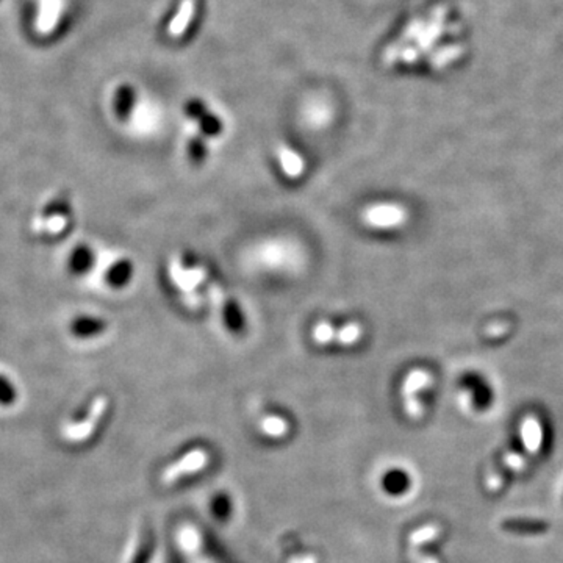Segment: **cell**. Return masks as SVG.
<instances>
[{
    "mask_svg": "<svg viewBox=\"0 0 563 563\" xmlns=\"http://www.w3.org/2000/svg\"><path fill=\"white\" fill-rule=\"evenodd\" d=\"M362 220L374 229H396L407 221V211L397 204H374L363 210Z\"/></svg>",
    "mask_w": 563,
    "mask_h": 563,
    "instance_id": "1",
    "label": "cell"
},
{
    "mask_svg": "<svg viewBox=\"0 0 563 563\" xmlns=\"http://www.w3.org/2000/svg\"><path fill=\"white\" fill-rule=\"evenodd\" d=\"M208 294L211 302H213V307L221 315L227 329L231 330V332H241L244 329V318L238 304L216 282H211L208 285Z\"/></svg>",
    "mask_w": 563,
    "mask_h": 563,
    "instance_id": "2",
    "label": "cell"
},
{
    "mask_svg": "<svg viewBox=\"0 0 563 563\" xmlns=\"http://www.w3.org/2000/svg\"><path fill=\"white\" fill-rule=\"evenodd\" d=\"M432 379L430 374L422 369H413L407 374L402 383V394H404V408H406L410 418L418 420L422 416V404L416 397V393L426 390Z\"/></svg>",
    "mask_w": 563,
    "mask_h": 563,
    "instance_id": "3",
    "label": "cell"
},
{
    "mask_svg": "<svg viewBox=\"0 0 563 563\" xmlns=\"http://www.w3.org/2000/svg\"><path fill=\"white\" fill-rule=\"evenodd\" d=\"M380 485L383 493L390 496V498H404V496L412 493L415 478L407 468L393 466L383 473Z\"/></svg>",
    "mask_w": 563,
    "mask_h": 563,
    "instance_id": "4",
    "label": "cell"
},
{
    "mask_svg": "<svg viewBox=\"0 0 563 563\" xmlns=\"http://www.w3.org/2000/svg\"><path fill=\"white\" fill-rule=\"evenodd\" d=\"M501 529L512 535L539 536L548 534L549 522L543 518H534V516H512L501 522Z\"/></svg>",
    "mask_w": 563,
    "mask_h": 563,
    "instance_id": "5",
    "label": "cell"
},
{
    "mask_svg": "<svg viewBox=\"0 0 563 563\" xmlns=\"http://www.w3.org/2000/svg\"><path fill=\"white\" fill-rule=\"evenodd\" d=\"M105 408H107V397L104 396L97 397V399L92 402L88 418L82 421L80 424H77V426H69L64 429L66 439L72 441H80L85 440L86 436H90L92 430H94L97 421L101 420V416L104 415Z\"/></svg>",
    "mask_w": 563,
    "mask_h": 563,
    "instance_id": "6",
    "label": "cell"
},
{
    "mask_svg": "<svg viewBox=\"0 0 563 563\" xmlns=\"http://www.w3.org/2000/svg\"><path fill=\"white\" fill-rule=\"evenodd\" d=\"M185 108H187L188 115L199 122V127H201L202 134L216 135L222 130V124L220 119H218V116H215L213 113L205 107L204 102L199 101V99H191V101L187 102V107Z\"/></svg>",
    "mask_w": 563,
    "mask_h": 563,
    "instance_id": "7",
    "label": "cell"
},
{
    "mask_svg": "<svg viewBox=\"0 0 563 563\" xmlns=\"http://www.w3.org/2000/svg\"><path fill=\"white\" fill-rule=\"evenodd\" d=\"M276 150L283 174L291 178V180H296V178L302 177L304 171H306V162H304V158L297 154L293 148H290V145L283 143L277 145Z\"/></svg>",
    "mask_w": 563,
    "mask_h": 563,
    "instance_id": "8",
    "label": "cell"
},
{
    "mask_svg": "<svg viewBox=\"0 0 563 563\" xmlns=\"http://www.w3.org/2000/svg\"><path fill=\"white\" fill-rule=\"evenodd\" d=\"M194 16V0H182L174 17L168 25V35L171 38H180L187 31L191 19Z\"/></svg>",
    "mask_w": 563,
    "mask_h": 563,
    "instance_id": "9",
    "label": "cell"
},
{
    "mask_svg": "<svg viewBox=\"0 0 563 563\" xmlns=\"http://www.w3.org/2000/svg\"><path fill=\"white\" fill-rule=\"evenodd\" d=\"M69 224V215L66 210H54L50 215L38 218L35 227L39 231H48L50 235H59Z\"/></svg>",
    "mask_w": 563,
    "mask_h": 563,
    "instance_id": "10",
    "label": "cell"
},
{
    "mask_svg": "<svg viewBox=\"0 0 563 563\" xmlns=\"http://www.w3.org/2000/svg\"><path fill=\"white\" fill-rule=\"evenodd\" d=\"M131 274H134V266H131V263L129 260H119L110 266L107 279L113 287H122V285H125L131 279Z\"/></svg>",
    "mask_w": 563,
    "mask_h": 563,
    "instance_id": "11",
    "label": "cell"
},
{
    "mask_svg": "<svg viewBox=\"0 0 563 563\" xmlns=\"http://www.w3.org/2000/svg\"><path fill=\"white\" fill-rule=\"evenodd\" d=\"M362 334L363 329L359 322H348L336 329L335 343L341 344V346H352V344L360 340Z\"/></svg>",
    "mask_w": 563,
    "mask_h": 563,
    "instance_id": "12",
    "label": "cell"
},
{
    "mask_svg": "<svg viewBox=\"0 0 563 563\" xmlns=\"http://www.w3.org/2000/svg\"><path fill=\"white\" fill-rule=\"evenodd\" d=\"M105 322L102 320H96L91 316H83L80 320L74 321L72 324V332L80 336H91L104 332Z\"/></svg>",
    "mask_w": 563,
    "mask_h": 563,
    "instance_id": "13",
    "label": "cell"
},
{
    "mask_svg": "<svg viewBox=\"0 0 563 563\" xmlns=\"http://www.w3.org/2000/svg\"><path fill=\"white\" fill-rule=\"evenodd\" d=\"M335 332L336 327L332 322L321 320L315 324L313 329H311V338H313V341L316 344H320V346H326V344L335 343Z\"/></svg>",
    "mask_w": 563,
    "mask_h": 563,
    "instance_id": "14",
    "label": "cell"
},
{
    "mask_svg": "<svg viewBox=\"0 0 563 563\" xmlns=\"http://www.w3.org/2000/svg\"><path fill=\"white\" fill-rule=\"evenodd\" d=\"M134 104H135V92L131 90V86L129 85L121 86L116 92V104H115L117 115L121 117L127 116L131 107H134Z\"/></svg>",
    "mask_w": 563,
    "mask_h": 563,
    "instance_id": "15",
    "label": "cell"
},
{
    "mask_svg": "<svg viewBox=\"0 0 563 563\" xmlns=\"http://www.w3.org/2000/svg\"><path fill=\"white\" fill-rule=\"evenodd\" d=\"M188 154L191 157V160L194 162H202L205 155H207V144L202 134H193L188 138Z\"/></svg>",
    "mask_w": 563,
    "mask_h": 563,
    "instance_id": "16",
    "label": "cell"
},
{
    "mask_svg": "<svg viewBox=\"0 0 563 563\" xmlns=\"http://www.w3.org/2000/svg\"><path fill=\"white\" fill-rule=\"evenodd\" d=\"M262 429L264 434L279 436L287 432V422H285V420H282L280 416H268V418L263 420Z\"/></svg>",
    "mask_w": 563,
    "mask_h": 563,
    "instance_id": "17",
    "label": "cell"
},
{
    "mask_svg": "<svg viewBox=\"0 0 563 563\" xmlns=\"http://www.w3.org/2000/svg\"><path fill=\"white\" fill-rule=\"evenodd\" d=\"M91 263V252L90 249H78L72 255V266L77 271H82L85 268H88V264Z\"/></svg>",
    "mask_w": 563,
    "mask_h": 563,
    "instance_id": "18",
    "label": "cell"
},
{
    "mask_svg": "<svg viewBox=\"0 0 563 563\" xmlns=\"http://www.w3.org/2000/svg\"><path fill=\"white\" fill-rule=\"evenodd\" d=\"M13 397H15V393H13L10 383L3 377H0V402H11Z\"/></svg>",
    "mask_w": 563,
    "mask_h": 563,
    "instance_id": "19",
    "label": "cell"
},
{
    "mask_svg": "<svg viewBox=\"0 0 563 563\" xmlns=\"http://www.w3.org/2000/svg\"><path fill=\"white\" fill-rule=\"evenodd\" d=\"M182 296H183V302L187 304V306L191 307V308H197V307H201L202 304H204L202 296L199 294L197 291H191V293L182 294Z\"/></svg>",
    "mask_w": 563,
    "mask_h": 563,
    "instance_id": "20",
    "label": "cell"
}]
</instances>
